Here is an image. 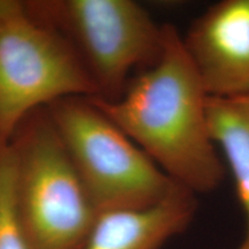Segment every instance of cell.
Masks as SVG:
<instances>
[{
  "instance_id": "1",
  "label": "cell",
  "mask_w": 249,
  "mask_h": 249,
  "mask_svg": "<svg viewBox=\"0 0 249 249\" xmlns=\"http://www.w3.org/2000/svg\"><path fill=\"white\" fill-rule=\"evenodd\" d=\"M208 98L172 24H165L160 57L132 77L120 97H90L161 171L194 194L214 191L225 178L209 129Z\"/></svg>"
},
{
  "instance_id": "2",
  "label": "cell",
  "mask_w": 249,
  "mask_h": 249,
  "mask_svg": "<svg viewBox=\"0 0 249 249\" xmlns=\"http://www.w3.org/2000/svg\"><path fill=\"white\" fill-rule=\"evenodd\" d=\"M15 204L33 249H80L98 213L48 107L29 114L11 142Z\"/></svg>"
},
{
  "instance_id": "3",
  "label": "cell",
  "mask_w": 249,
  "mask_h": 249,
  "mask_svg": "<svg viewBox=\"0 0 249 249\" xmlns=\"http://www.w3.org/2000/svg\"><path fill=\"white\" fill-rule=\"evenodd\" d=\"M46 107L98 213L151 207L182 187L90 97L62 98Z\"/></svg>"
},
{
  "instance_id": "4",
  "label": "cell",
  "mask_w": 249,
  "mask_h": 249,
  "mask_svg": "<svg viewBox=\"0 0 249 249\" xmlns=\"http://www.w3.org/2000/svg\"><path fill=\"white\" fill-rule=\"evenodd\" d=\"M70 42L31 13L26 1L0 0V150L21 123L67 97H96Z\"/></svg>"
},
{
  "instance_id": "5",
  "label": "cell",
  "mask_w": 249,
  "mask_h": 249,
  "mask_svg": "<svg viewBox=\"0 0 249 249\" xmlns=\"http://www.w3.org/2000/svg\"><path fill=\"white\" fill-rule=\"evenodd\" d=\"M31 13L54 28L79 55L96 87V98L114 101L132 77L161 53L165 24L133 0L26 1Z\"/></svg>"
},
{
  "instance_id": "6",
  "label": "cell",
  "mask_w": 249,
  "mask_h": 249,
  "mask_svg": "<svg viewBox=\"0 0 249 249\" xmlns=\"http://www.w3.org/2000/svg\"><path fill=\"white\" fill-rule=\"evenodd\" d=\"M182 40L210 97L249 95V0L210 6Z\"/></svg>"
},
{
  "instance_id": "7",
  "label": "cell",
  "mask_w": 249,
  "mask_h": 249,
  "mask_svg": "<svg viewBox=\"0 0 249 249\" xmlns=\"http://www.w3.org/2000/svg\"><path fill=\"white\" fill-rule=\"evenodd\" d=\"M194 193L180 187L160 203L98 213L80 249H160L192 222Z\"/></svg>"
},
{
  "instance_id": "8",
  "label": "cell",
  "mask_w": 249,
  "mask_h": 249,
  "mask_svg": "<svg viewBox=\"0 0 249 249\" xmlns=\"http://www.w3.org/2000/svg\"><path fill=\"white\" fill-rule=\"evenodd\" d=\"M208 121L214 144L224 157L235 183L244 211L246 232L238 249H249V95L208 98Z\"/></svg>"
},
{
  "instance_id": "9",
  "label": "cell",
  "mask_w": 249,
  "mask_h": 249,
  "mask_svg": "<svg viewBox=\"0 0 249 249\" xmlns=\"http://www.w3.org/2000/svg\"><path fill=\"white\" fill-rule=\"evenodd\" d=\"M0 249H33L15 204L11 147L0 150Z\"/></svg>"
}]
</instances>
